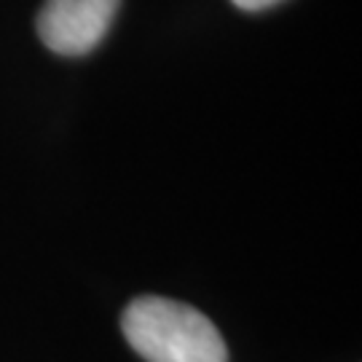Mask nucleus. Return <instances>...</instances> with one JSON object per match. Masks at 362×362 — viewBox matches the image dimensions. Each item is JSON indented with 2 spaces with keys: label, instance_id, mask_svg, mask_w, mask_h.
I'll use <instances>...</instances> for the list:
<instances>
[{
  "label": "nucleus",
  "instance_id": "f03ea898",
  "mask_svg": "<svg viewBox=\"0 0 362 362\" xmlns=\"http://www.w3.org/2000/svg\"><path fill=\"white\" fill-rule=\"evenodd\" d=\"M121 0H46L35 30L49 52L83 57L94 52L116 22Z\"/></svg>",
  "mask_w": 362,
  "mask_h": 362
},
{
  "label": "nucleus",
  "instance_id": "f257e3e1",
  "mask_svg": "<svg viewBox=\"0 0 362 362\" xmlns=\"http://www.w3.org/2000/svg\"><path fill=\"white\" fill-rule=\"evenodd\" d=\"M121 330L145 362H228L226 341L207 314L172 298H134Z\"/></svg>",
  "mask_w": 362,
  "mask_h": 362
},
{
  "label": "nucleus",
  "instance_id": "7ed1b4c3",
  "mask_svg": "<svg viewBox=\"0 0 362 362\" xmlns=\"http://www.w3.org/2000/svg\"><path fill=\"white\" fill-rule=\"evenodd\" d=\"M231 3L242 11H266V8H272L282 0H231Z\"/></svg>",
  "mask_w": 362,
  "mask_h": 362
}]
</instances>
